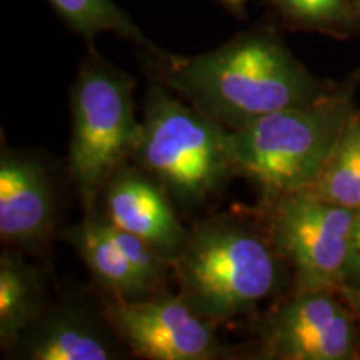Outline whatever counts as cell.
I'll list each match as a JSON object with an SVG mask.
<instances>
[{
    "label": "cell",
    "instance_id": "obj_5",
    "mask_svg": "<svg viewBox=\"0 0 360 360\" xmlns=\"http://www.w3.org/2000/svg\"><path fill=\"white\" fill-rule=\"evenodd\" d=\"M129 74L90 51L72 85L69 174L85 212H96L112 175L134 159L142 135Z\"/></svg>",
    "mask_w": 360,
    "mask_h": 360
},
{
    "label": "cell",
    "instance_id": "obj_9",
    "mask_svg": "<svg viewBox=\"0 0 360 360\" xmlns=\"http://www.w3.org/2000/svg\"><path fill=\"white\" fill-rule=\"evenodd\" d=\"M53 179L32 154L4 150L0 157V237L12 249L35 250L56 231Z\"/></svg>",
    "mask_w": 360,
    "mask_h": 360
},
{
    "label": "cell",
    "instance_id": "obj_8",
    "mask_svg": "<svg viewBox=\"0 0 360 360\" xmlns=\"http://www.w3.org/2000/svg\"><path fill=\"white\" fill-rule=\"evenodd\" d=\"M262 357L278 360H354L360 326L337 290H295L262 327Z\"/></svg>",
    "mask_w": 360,
    "mask_h": 360
},
{
    "label": "cell",
    "instance_id": "obj_3",
    "mask_svg": "<svg viewBox=\"0 0 360 360\" xmlns=\"http://www.w3.org/2000/svg\"><path fill=\"white\" fill-rule=\"evenodd\" d=\"M278 260L269 232L245 220L219 215L188 233L172 267L180 295L219 326L250 314L276 292Z\"/></svg>",
    "mask_w": 360,
    "mask_h": 360
},
{
    "label": "cell",
    "instance_id": "obj_2",
    "mask_svg": "<svg viewBox=\"0 0 360 360\" xmlns=\"http://www.w3.org/2000/svg\"><path fill=\"white\" fill-rule=\"evenodd\" d=\"M355 85L330 87L312 102L231 130L237 174L257 184L267 199L312 186L357 115Z\"/></svg>",
    "mask_w": 360,
    "mask_h": 360
},
{
    "label": "cell",
    "instance_id": "obj_1",
    "mask_svg": "<svg viewBox=\"0 0 360 360\" xmlns=\"http://www.w3.org/2000/svg\"><path fill=\"white\" fill-rule=\"evenodd\" d=\"M165 84L229 130L327 92L272 29L255 27L197 56L154 52Z\"/></svg>",
    "mask_w": 360,
    "mask_h": 360
},
{
    "label": "cell",
    "instance_id": "obj_13",
    "mask_svg": "<svg viewBox=\"0 0 360 360\" xmlns=\"http://www.w3.org/2000/svg\"><path fill=\"white\" fill-rule=\"evenodd\" d=\"M47 310L44 278L17 249L0 257V344L12 350Z\"/></svg>",
    "mask_w": 360,
    "mask_h": 360
},
{
    "label": "cell",
    "instance_id": "obj_7",
    "mask_svg": "<svg viewBox=\"0 0 360 360\" xmlns=\"http://www.w3.org/2000/svg\"><path fill=\"white\" fill-rule=\"evenodd\" d=\"M103 314L119 340L141 359L212 360L225 352L214 323L182 295L110 299L103 304Z\"/></svg>",
    "mask_w": 360,
    "mask_h": 360
},
{
    "label": "cell",
    "instance_id": "obj_19",
    "mask_svg": "<svg viewBox=\"0 0 360 360\" xmlns=\"http://www.w3.org/2000/svg\"><path fill=\"white\" fill-rule=\"evenodd\" d=\"M222 4L224 7H227L232 13H238V15H244V8L247 0H217Z\"/></svg>",
    "mask_w": 360,
    "mask_h": 360
},
{
    "label": "cell",
    "instance_id": "obj_16",
    "mask_svg": "<svg viewBox=\"0 0 360 360\" xmlns=\"http://www.w3.org/2000/svg\"><path fill=\"white\" fill-rule=\"evenodd\" d=\"M289 24L337 35L349 34L360 20L355 0H270Z\"/></svg>",
    "mask_w": 360,
    "mask_h": 360
},
{
    "label": "cell",
    "instance_id": "obj_10",
    "mask_svg": "<svg viewBox=\"0 0 360 360\" xmlns=\"http://www.w3.org/2000/svg\"><path fill=\"white\" fill-rule=\"evenodd\" d=\"M112 224L139 236L174 264L188 232L175 214L172 199L157 180L141 169L122 165L102 192Z\"/></svg>",
    "mask_w": 360,
    "mask_h": 360
},
{
    "label": "cell",
    "instance_id": "obj_17",
    "mask_svg": "<svg viewBox=\"0 0 360 360\" xmlns=\"http://www.w3.org/2000/svg\"><path fill=\"white\" fill-rule=\"evenodd\" d=\"M344 287H360V224L355 217V229L350 245L347 274H345Z\"/></svg>",
    "mask_w": 360,
    "mask_h": 360
},
{
    "label": "cell",
    "instance_id": "obj_4",
    "mask_svg": "<svg viewBox=\"0 0 360 360\" xmlns=\"http://www.w3.org/2000/svg\"><path fill=\"white\" fill-rule=\"evenodd\" d=\"M134 160L184 209L204 204L237 174L231 130L159 84L148 87Z\"/></svg>",
    "mask_w": 360,
    "mask_h": 360
},
{
    "label": "cell",
    "instance_id": "obj_6",
    "mask_svg": "<svg viewBox=\"0 0 360 360\" xmlns=\"http://www.w3.org/2000/svg\"><path fill=\"white\" fill-rule=\"evenodd\" d=\"M267 232L292 267L295 290H337L345 283L355 210L307 191L269 199Z\"/></svg>",
    "mask_w": 360,
    "mask_h": 360
},
{
    "label": "cell",
    "instance_id": "obj_11",
    "mask_svg": "<svg viewBox=\"0 0 360 360\" xmlns=\"http://www.w3.org/2000/svg\"><path fill=\"white\" fill-rule=\"evenodd\" d=\"M119 342L109 321L67 304L45 310L12 350L32 360H112L120 357Z\"/></svg>",
    "mask_w": 360,
    "mask_h": 360
},
{
    "label": "cell",
    "instance_id": "obj_15",
    "mask_svg": "<svg viewBox=\"0 0 360 360\" xmlns=\"http://www.w3.org/2000/svg\"><path fill=\"white\" fill-rule=\"evenodd\" d=\"M62 20L85 39H94L98 34L114 32L120 37L132 40L150 52H159L142 34V30L130 20L122 8L112 0H49Z\"/></svg>",
    "mask_w": 360,
    "mask_h": 360
},
{
    "label": "cell",
    "instance_id": "obj_20",
    "mask_svg": "<svg viewBox=\"0 0 360 360\" xmlns=\"http://www.w3.org/2000/svg\"><path fill=\"white\" fill-rule=\"evenodd\" d=\"M355 217H357V222L360 224V210H357V212H355Z\"/></svg>",
    "mask_w": 360,
    "mask_h": 360
},
{
    "label": "cell",
    "instance_id": "obj_14",
    "mask_svg": "<svg viewBox=\"0 0 360 360\" xmlns=\"http://www.w3.org/2000/svg\"><path fill=\"white\" fill-rule=\"evenodd\" d=\"M305 191L350 210H360V112L350 120L322 172Z\"/></svg>",
    "mask_w": 360,
    "mask_h": 360
},
{
    "label": "cell",
    "instance_id": "obj_12",
    "mask_svg": "<svg viewBox=\"0 0 360 360\" xmlns=\"http://www.w3.org/2000/svg\"><path fill=\"white\" fill-rule=\"evenodd\" d=\"M64 238L74 247L96 282L109 292L112 299L135 300L150 294L137 270L107 236L98 212H89L79 225L67 229Z\"/></svg>",
    "mask_w": 360,
    "mask_h": 360
},
{
    "label": "cell",
    "instance_id": "obj_18",
    "mask_svg": "<svg viewBox=\"0 0 360 360\" xmlns=\"http://www.w3.org/2000/svg\"><path fill=\"white\" fill-rule=\"evenodd\" d=\"M339 294L347 302L349 307L352 309L355 319H357L360 326V287H342Z\"/></svg>",
    "mask_w": 360,
    "mask_h": 360
}]
</instances>
